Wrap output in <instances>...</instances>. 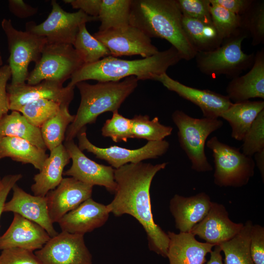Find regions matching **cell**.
<instances>
[{"label":"cell","mask_w":264,"mask_h":264,"mask_svg":"<svg viewBox=\"0 0 264 264\" xmlns=\"http://www.w3.org/2000/svg\"><path fill=\"white\" fill-rule=\"evenodd\" d=\"M167 164L141 162L115 169V196L107 205L110 212L115 216L128 214L134 217L146 232L149 249L164 258H167L169 238L154 220L150 190L154 176Z\"/></svg>","instance_id":"1"},{"label":"cell","mask_w":264,"mask_h":264,"mask_svg":"<svg viewBox=\"0 0 264 264\" xmlns=\"http://www.w3.org/2000/svg\"><path fill=\"white\" fill-rule=\"evenodd\" d=\"M182 14L176 0H132L130 22L151 39L169 42L182 59L190 61L197 53L182 24Z\"/></svg>","instance_id":"2"},{"label":"cell","mask_w":264,"mask_h":264,"mask_svg":"<svg viewBox=\"0 0 264 264\" xmlns=\"http://www.w3.org/2000/svg\"><path fill=\"white\" fill-rule=\"evenodd\" d=\"M182 59L173 46L141 59L127 60L109 56L94 63L84 64L71 76L67 86L75 87L78 83L89 80L117 82L130 76L136 77L138 81H154Z\"/></svg>","instance_id":"3"},{"label":"cell","mask_w":264,"mask_h":264,"mask_svg":"<svg viewBox=\"0 0 264 264\" xmlns=\"http://www.w3.org/2000/svg\"><path fill=\"white\" fill-rule=\"evenodd\" d=\"M135 76L117 82H98L90 84L85 81L76 84L81 101L73 122L68 127L65 141L74 139L88 124H94L101 114L118 110L138 85Z\"/></svg>","instance_id":"4"},{"label":"cell","mask_w":264,"mask_h":264,"mask_svg":"<svg viewBox=\"0 0 264 264\" xmlns=\"http://www.w3.org/2000/svg\"><path fill=\"white\" fill-rule=\"evenodd\" d=\"M172 119L178 129L179 145L191 163V168L198 172L213 170L205 153L206 139L212 132L223 126L218 119L196 118L180 110H176Z\"/></svg>","instance_id":"5"},{"label":"cell","mask_w":264,"mask_h":264,"mask_svg":"<svg viewBox=\"0 0 264 264\" xmlns=\"http://www.w3.org/2000/svg\"><path fill=\"white\" fill-rule=\"evenodd\" d=\"M247 35L243 31L224 39L215 50L197 52L195 57L198 70L202 73L216 77L220 75L233 78L250 68L255 57L254 53L247 54L242 49Z\"/></svg>","instance_id":"6"},{"label":"cell","mask_w":264,"mask_h":264,"mask_svg":"<svg viewBox=\"0 0 264 264\" xmlns=\"http://www.w3.org/2000/svg\"><path fill=\"white\" fill-rule=\"evenodd\" d=\"M212 152L215 171L214 182L219 187H241L246 185L255 173V162L239 148L220 141L217 136L207 141Z\"/></svg>","instance_id":"7"},{"label":"cell","mask_w":264,"mask_h":264,"mask_svg":"<svg viewBox=\"0 0 264 264\" xmlns=\"http://www.w3.org/2000/svg\"><path fill=\"white\" fill-rule=\"evenodd\" d=\"M1 25L7 37L10 53L8 65L11 71L10 84H24L29 73V64L38 62L47 40L44 37L16 29L10 19H3Z\"/></svg>","instance_id":"8"},{"label":"cell","mask_w":264,"mask_h":264,"mask_svg":"<svg viewBox=\"0 0 264 264\" xmlns=\"http://www.w3.org/2000/svg\"><path fill=\"white\" fill-rule=\"evenodd\" d=\"M84 64L72 44L47 43L40 59L29 73L27 84L34 85L44 80L64 83Z\"/></svg>","instance_id":"9"},{"label":"cell","mask_w":264,"mask_h":264,"mask_svg":"<svg viewBox=\"0 0 264 264\" xmlns=\"http://www.w3.org/2000/svg\"><path fill=\"white\" fill-rule=\"evenodd\" d=\"M51 11L43 22L33 21L26 23V31L46 38L49 44H73L80 26L83 23L98 21L81 10L73 13L65 11L55 0L51 2Z\"/></svg>","instance_id":"10"},{"label":"cell","mask_w":264,"mask_h":264,"mask_svg":"<svg viewBox=\"0 0 264 264\" xmlns=\"http://www.w3.org/2000/svg\"><path fill=\"white\" fill-rule=\"evenodd\" d=\"M76 137L78 139V146L81 151L86 150L92 153L96 158L106 161L115 169L127 164L158 158L165 154L170 147L169 143L163 140L148 141L144 146L137 149H129L117 146L101 148L94 145L88 139L86 128Z\"/></svg>","instance_id":"11"},{"label":"cell","mask_w":264,"mask_h":264,"mask_svg":"<svg viewBox=\"0 0 264 264\" xmlns=\"http://www.w3.org/2000/svg\"><path fill=\"white\" fill-rule=\"evenodd\" d=\"M41 264H92V256L84 235L62 231L36 250Z\"/></svg>","instance_id":"12"},{"label":"cell","mask_w":264,"mask_h":264,"mask_svg":"<svg viewBox=\"0 0 264 264\" xmlns=\"http://www.w3.org/2000/svg\"><path fill=\"white\" fill-rule=\"evenodd\" d=\"M93 36L115 57L138 55L145 58L159 52L150 37L131 24L124 28L98 31Z\"/></svg>","instance_id":"13"},{"label":"cell","mask_w":264,"mask_h":264,"mask_svg":"<svg viewBox=\"0 0 264 264\" xmlns=\"http://www.w3.org/2000/svg\"><path fill=\"white\" fill-rule=\"evenodd\" d=\"M74 88L64 87L63 83L52 80H44L34 85L7 84L9 110L19 111L27 103L43 99L69 106L74 97Z\"/></svg>","instance_id":"14"},{"label":"cell","mask_w":264,"mask_h":264,"mask_svg":"<svg viewBox=\"0 0 264 264\" xmlns=\"http://www.w3.org/2000/svg\"><path fill=\"white\" fill-rule=\"evenodd\" d=\"M64 145L72 160V164L63 175L70 176L92 186H103L109 192L115 193V169L110 166L99 164L88 157L73 140L65 141Z\"/></svg>","instance_id":"15"},{"label":"cell","mask_w":264,"mask_h":264,"mask_svg":"<svg viewBox=\"0 0 264 264\" xmlns=\"http://www.w3.org/2000/svg\"><path fill=\"white\" fill-rule=\"evenodd\" d=\"M154 81L160 82L168 90L198 106L205 118L218 119L233 104L227 95L187 86L173 79L167 73L157 77Z\"/></svg>","instance_id":"16"},{"label":"cell","mask_w":264,"mask_h":264,"mask_svg":"<svg viewBox=\"0 0 264 264\" xmlns=\"http://www.w3.org/2000/svg\"><path fill=\"white\" fill-rule=\"evenodd\" d=\"M93 187L72 177L63 178L59 185L45 196L52 222H58L66 213L90 198Z\"/></svg>","instance_id":"17"},{"label":"cell","mask_w":264,"mask_h":264,"mask_svg":"<svg viewBox=\"0 0 264 264\" xmlns=\"http://www.w3.org/2000/svg\"><path fill=\"white\" fill-rule=\"evenodd\" d=\"M243 224L232 221L223 205L212 201L207 215L194 226L190 233L205 242L214 246L219 245L235 236Z\"/></svg>","instance_id":"18"},{"label":"cell","mask_w":264,"mask_h":264,"mask_svg":"<svg viewBox=\"0 0 264 264\" xmlns=\"http://www.w3.org/2000/svg\"><path fill=\"white\" fill-rule=\"evenodd\" d=\"M50 238L41 225L14 213L11 224L0 236V250L19 248L33 252L42 248Z\"/></svg>","instance_id":"19"},{"label":"cell","mask_w":264,"mask_h":264,"mask_svg":"<svg viewBox=\"0 0 264 264\" xmlns=\"http://www.w3.org/2000/svg\"><path fill=\"white\" fill-rule=\"evenodd\" d=\"M11 200L5 202L3 212H12L43 227L51 238L58 233L53 227L48 211L46 197L31 195L16 184L13 187Z\"/></svg>","instance_id":"20"},{"label":"cell","mask_w":264,"mask_h":264,"mask_svg":"<svg viewBox=\"0 0 264 264\" xmlns=\"http://www.w3.org/2000/svg\"><path fill=\"white\" fill-rule=\"evenodd\" d=\"M110 213L107 205L90 198L65 215L58 223L62 231L84 235L105 224Z\"/></svg>","instance_id":"21"},{"label":"cell","mask_w":264,"mask_h":264,"mask_svg":"<svg viewBox=\"0 0 264 264\" xmlns=\"http://www.w3.org/2000/svg\"><path fill=\"white\" fill-rule=\"evenodd\" d=\"M212 201L204 192L185 197L176 194L170 201V211L176 228L180 232L189 233L208 213Z\"/></svg>","instance_id":"22"},{"label":"cell","mask_w":264,"mask_h":264,"mask_svg":"<svg viewBox=\"0 0 264 264\" xmlns=\"http://www.w3.org/2000/svg\"><path fill=\"white\" fill-rule=\"evenodd\" d=\"M227 96L235 103L251 98L264 99V49L255 54L250 70L242 76L232 78L226 88Z\"/></svg>","instance_id":"23"},{"label":"cell","mask_w":264,"mask_h":264,"mask_svg":"<svg viewBox=\"0 0 264 264\" xmlns=\"http://www.w3.org/2000/svg\"><path fill=\"white\" fill-rule=\"evenodd\" d=\"M169 243L167 258L169 264H205L206 256L214 245L198 241L191 233L168 231Z\"/></svg>","instance_id":"24"},{"label":"cell","mask_w":264,"mask_h":264,"mask_svg":"<svg viewBox=\"0 0 264 264\" xmlns=\"http://www.w3.org/2000/svg\"><path fill=\"white\" fill-rule=\"evenodd\" d=\"M39 173L33 177L31 189L34 195L45 197L56 188L63 179L64 169L70 162V157L64 144L50 151Z\"/></svg>","instance_id":"25"},{"label":"cell","mask_w":264,"mask_h":264,"mask_svg":"<svg viewBox=\"0 0 264 264\" xmlns=\"http://www.w3.org/2000/svg\"><path fill=\"white\" fill-rule=\"evenodd\" d=\"M264 110V101L246 100L233 103L220 117L228 122L231 137L242 141L245 134L260 112Z\"/></svg>","instance_id":"26"},{"label":"cell","mask_w":264,"mask_h":264,"mask_svg":"<svg viewBox=\"0 0 264 264\" xmlns=\"http://www.w3.org/2000/svg\"><path fill=\"white\" fill-rule=\"evenodd\" d=\"M45 152L23 138L4 137L0 139V159L10 157L23 164H31L39 171L48 156Z\"/></svg>","instance_id":"27"},{"label":"cell","mask_w":264,"mask_h":264,"mask_svg":"<svg viewBox=\"0 0 264 264\" xmlns=\"http://www.w3.org/2000/svg\"><path fill=\"white\" fill-rule=\"evenodd\" d=\"M182 24L189 40L197 52L213 51L223 41L213 22L183 16Z\"/></svg>","instance_id":"28"},{"label":"cell","mask_w":264,"mask_h":264,"mask_svg":"<svg viewBox=\"0 0 264 264\" xmlns=\"http://www.w3.org/2000/svg\"><path fill=\"white\" fill-rule=\"evenodd\" d=\"M4 137L23 138L43 150H47L40 129L29 124L17 111H12L0 119V139Z\"/></svg>","instance_id":"29"},{"label":"cell","mask_w":264,"mask_h":264,"mask_svg":"<svg viewBox=\"0 0 264 264\" xmlns=\"http://www.w3.org/2000/svg\"><path fill=\"white\" fill-rule=\"evenodd\" d=\"M132 0H102L98 16V31L124 28L130 25Z\"/></svg>","instance_id":"30"},{"label":"cell","mask_w":264,"mask_h":264,"mask_svg":"<svg viewBox=\"0 0 264 264\" xmlns=\"http://www.w3.org/2000/svg\"><path fill=\"white\" fill-rule=\"evenodd\" d=\"M252 225L251 220H247L235 236L219 245L224 254V264H255L249 249Z\"/></svg>","instance_id":"31"},{"label":"cell","mask_w":264,"mask_h":264,"mask_svg":"<svg viewBox=\"0 0 264 264\" xmlns=\"http://www.w3.org/2000/svg\"><path fill=\"white\" fill-rule=\"evenodd\" d=\"M68 107L61 105L57 113L40 128L43 141L49 151L62 144L67 129L74 119L75 115L70 113Z\"/></svg>","instance_id":"32"},{"label":"cell","mask_w":264,"mask_h":264,"mask_svg":"<svg viewBox=\"0 0 264 264\" xmlns=\"http://www.w3.org/2000/svg\"><path fill=\"white\" fill-rule=\"evenodd\" d=\"M84 64H89L111 56L108 48L88 31L86 23L79 28L72 44Z\"/></svg>","instance_id":"33"},{"label":"cell","mask_w":264,"mask_h":264,"mask_svg":"<svg viewBox=\"0 0 264 264\" xmlns=\"http://www.w3.org/2000/svg\"><path fill=\"white\" fill-rule=\"evenodd\" d=\"M132 138L158 141L172 134L173 128L162 124L158 117L150 119L147 115H135L131 119Z\"/></svg>","instance_id":"34"},{"label":"cell","mask_w":264,"mask_h":264,"mask_svg":"<svg viewBox=\"0 0 264 264\" xmlns=\"http://www.w3.org/2000/svg\"><path fill=\"white\" fill-rule=\"evenodd\" d=\"M241 29L256 46L264 43V1L253 0L246 11L240 16Z\"/></svg>","instance_id":"35"},{"label":"cell","mask_w":264,"mask_h":264,"mask_svg":"<svg viewBox=\"0 0 264 264\" xmlns=\"http://www.w3.org/2000/svg\"><path fill=\"white\" fill-rule=\"evenodd\" d=\"M60 104L48 99H39L27 103L19 110L32 126L41 128L59 110Z\"/></svg>","instance_id":"36"},{"label":"cell","mask_w":264,"mask_h":264,"mask_svg":"<svg viewBox=\"0 0 264 264\" xmlns=\"http://www.w3.org/2000/svg\"><path fill=\"white\" fill-rule=\"evenodd\" d=\"M209 2L213 23L223 40L242 31L240 16L229 11L212 0H209Z\"/></svg>","instance_id":"37"},{"label":"cell","mask_w":264,"mask_h":264,"mask_svg":"<svg viewBox=\"0 0 264 264\" xmlns=\"http://www.w3.org/2000/svg\"><path fill=\"white\" fill-rule=\"evenodd\" d=\"M101 133L103 136L110 137L115 142H127L132 138V120L119 113L118 110L115 111L111 118L104 124Z\"/></svg>","instance_id":"38"},{"label":"cell","mask_w":264,"mask_h":264,"mask_svg":"<svg viewBox=\"0 0 264 264\" xmlns=\"http://www.w3.org/2000/svg\"><path fill=\"white\" fill-rule=\"evenodd\" d=\"M242 141V153L247 156L252 157L264 150V110L258 115Z\"/></svg>","instance_id":"39"},{"label":"cell","mask_w":264,"mask_h":264,"mask_svg":"<svg viewBox=\"0 0 264 264\" xmlns=\"http://www.w3.org/2000/svg\"><path fill=\"white\" fill-rule=\"evenodd\" d=\"M183 16L207 22H213L209 0H176Z\"/></svg>","instance_id":"40"},{"label":"cell","mask_w":264,"mask_h":264,"mask_svg":"<svg viewBox=\"0 0 264 264\" xmlns=\"http://www.w3.org/2000/svg\"><path fill=\"white\" fill-rule=\"evenodd\" d=\"M0 264H41L33 251L11 248L2 250Z\"/></svg>","instance_id":"41"},{"label":"cell","mask_w":264,"mask_h":264,"mask_svg":"<svg viewBox=\"0 0 264 264\" xmlns=\"http://www.w3.org/2000/svg\"><path fill=\"white\" fill-rule=\"evenodd\" d=\"M249 249L255 264H264V227L252 225L250 234Z\"/></svg>","instance_id":"42"},{"label":"cell","mask_w":264,"mask_h":264,"mask_svg":"<svg viewBox=\"0 0 264 264\" xmlns=\"http://www.w3.org/2000/svg\"><path fill=\"white\" fill-rule=\"evenodd\" d=\"M11 78V71L8 65L0 67V119L9 110L7 86Z\"/></svg>","instance_id":"43"},{"label":"cell","mask_w":264,"mask_h":264,"mask_svg":"<svg viewBox=\"0 0 264 264\" xmlns=\"http://www.w3.org/2000/svg\"><path fill=\"white\" fill-rule=\"evenodd\" d=\"M74 9L82 10L87 15L98 18L102 0H64Z\"/></svg>","instance_id":"44"},{"label":"cell","mask_w":264,"mask_h":264,"mask_svg":"<svg viewBox=\"0 0 264 264\" xmlns=\"http://www.w3.org/2000/svg\"><path fill=\"white\" fill-rule=\"evenodd\" d=\"M8 6L10 12L21 19L31 17L38 12L37 8L27 4L22 0H10Z\"/></svg>","instance_id":"45"},{"label":"cell","mask_w":264,"mask_h":264,"mask_svg":"<svg viewBox=\"0 0 264 264\" xmlns=\"http://www.w3.org/2000/svg\"><path fill=\"white\" fill-rule=\"evenodd\" d=\"M216 3L239 16L249 8L253 0H212Z\"/></svg>","instance_id":"46"},{"label":"cell","mask_w":264,"mask_h":264,"mask_svg":"<svg viewBox=\"0 0 264 264\" xmlns=\"http://www.w3.org/2000/svg\"><path fill=\"white\" fill-rule=\"evenodd\" d=\"M22 178L20 174L14 175H8L5 176L2 178L3 187L0 190V218L3 212V208L5 203L6 198L12 190L13 187L20 179Z\"/></svg>","instance_id":"47"},{"label":"cell","mask_w":264,"mask_h":264,"mask_svg":"<svg viewBox=\"0 0 264 264\" xmlns=\"http://www.w3.org/2000/svg\"><path fill=\"white\" fill-rule=\"evenodd\" d=\"M221 253V249L219 245H215L214 249L210 253L209 260L205 264H224Z\"/></svg>","instance_id":"48"},{"label":"cell","mask_w":264,"mask_h":264,"mask_svg":"<svg viewBox=\"0 0 264 264\" xmlns=\"http://www.w3.org/2000/svg\"><path fill=\"white\" fill-rule=\"evenodd\" d=\"M255 163L256 164L261 176L264 181V150L256 153L254 155Z\"/></svg>","instance_id":"49"},{"label":"cell","mask_w":264,"mask_h":264,"mask_svg":"<svg viewBox=\"0 0 264 264\" xmlns=\"http://www.w3.org/2000/svg\"><path fill=\"white\" fill-rule=\"evenodd\" d=\"M3 187V182L2 181V178L0 177V190Z\"/></svg>","instance_id":"50"},{"label":"cell","mask_w":264,"mask_h":264,"mask_svg":"<svg viewBox=\"0 0 264 264\" xmlns=\"http://www.w3.org/2000/svg\"><path fill=\"white\" fill-rule=\"evenodd\" d=\"M2 64H3V62H2V57L0 55V66H2Z\"/></svg>","instance_id":"51"}]
</instances>
